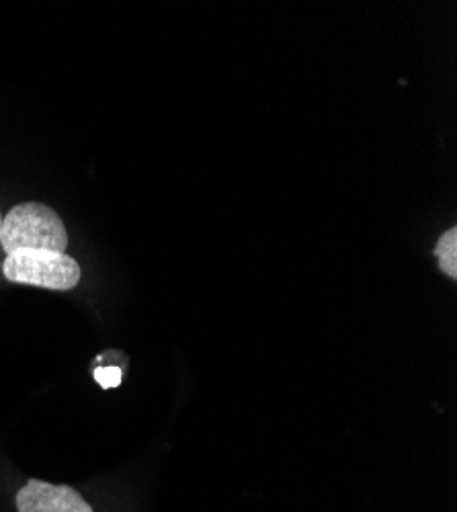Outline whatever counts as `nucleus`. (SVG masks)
<instances>
[{"mask_svg":"<svg viewBox=\"0 0 457 512\" xmlns=\"http://www.w3.org/2000/svg\"><path fill=\"white\" fill-rule=\"evenodd\" d=\"M0 244L7 254L19 250L66 252L68 232L58 213L44 203H19L3 218Z\"/></svg>","mask_w":457,"mask_h":512,"instance_id":"1","label":"nucleus"},{"mask_svg":"<svg viewBox=\"0 0 457 512\" xmlns=\"http://www.w3.org/2000/svg\"><path fill=\"white\" fill-rule=\"evenodd\" d=\"M3 275L11 283L52 291H70L80 281V267L66 252L19 250L7 254Z\"/></svg>","mask_w":457,"mask_h":512,"instance_id":"2","label":"nucleus"},{"mask_svg":"<svg viewBox=\"0 0 457 512\" xmlns=\"http://www.w3.org/2000/svg\"><path fill=\"white\" fill-rule=\"evenodd\" d=\"M19 512H93L91 504L66 484L29 480L17 492Z\"/></svg>","mask_w":457,"mask_h":512,"instance_id":"3","label":"nucleus"},{"mask_svg":"<svg viewBox=\"0 0 457 512\" xmlns=\"http://www.w3.org/2000/svg\"><path fill=\"white\" fill-rule=\"evenodd\" d=\"M435 256L441 273L449 279H457V228H449L447 232H443L435 246Z\"/></svg>","mask_w":457,"mask_h":512,"instance_id":"4","label":"nucleus"},{"mask_svg":"<svg viewBox=\"0 0 457 512\" xmlns=\"http://www.w3.org/2000/svg\"><path fill=\"white\" fill-rule=\"evenodd\" d=\"M95 379L101 383V388H117L121 383V371L119 367H101L95 371Z\"/></svg>","mask_w":457,"mask_h":512,"instance_id":"5","label":"nucleus"},{"mask_svg":"<svg viewBox=\"0 0 457 512\" xmlns=\"http://www.w3.org/2000/svg\"><path fill=\"white\" fill-rule=\"evenodd\" d=\"M0 236H3V213H0Z\"/></svg>","mask_w":457,"mask_h":512,"instance_id":"6","label":"nucleus"}]
</instances>
